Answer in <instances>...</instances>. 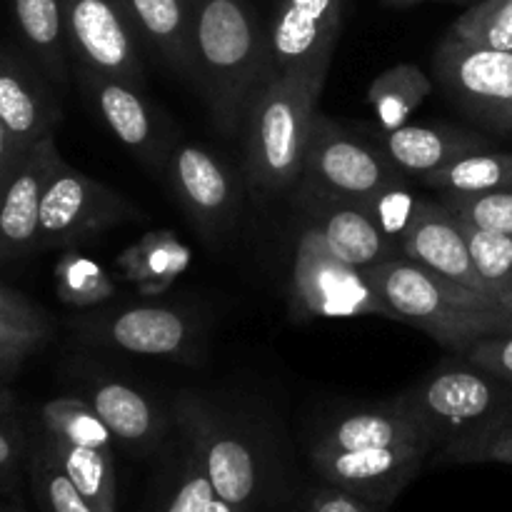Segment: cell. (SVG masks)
<instances>
[{
    "label": "cell",
    "mask_w": 512,
    "mask_h": 512,
    "mask_svg": "<svg viewBox=\"0 0 512 512\" xmlns=\"http://www.w3.org/2000/svg\"><path fill=\"white\" fill-rule=\"evenodd\" d=\"M83 93L93 103L98 118L108 125L110 133L150 170L165 173L175 143L170 138L165 120L155 113L153 105L143 98L140 88L125 80L95 73H73Z\"/></svg>",
    "instance_id": "14"
},
{
    "label": "cell",
    "mask_w": 512,
    "mask_h": 512,
    "mask_svg": "<svg viewBox=\"0 0 512 512\" xmlns=\"http://www.w3.org/2000/svg\"><path fill=\"white\" fill-rule=\"evenodd\" d=\"M480 463H500V465H512V425L505 428L488 448L480 455Z\"/></svg>",
    "instance_id": "41"
},
{
    "label": "cell",
    "mask_w": 512,
    "mask_h": 512,
    "mask_svg": "<svg viewBox=\"0 0 512 512\" xmlns=\"http://www.w3.org/2000/svg\"><path fill=\"white\" fill-rule=\"evenodd\" d=\"M325 80L305 73L270 75L245 108V178L260 193L300 183L310 128Z\"/></svg>",
    "instance_id": "5"
},
{
    "label": "cell",
    "mask_w": 512,
    "mask_h": 512,
    "mask_svg": "<svg viewBox=\"0 0 512 512\" xmlns=\"http://www.w3.org/2000/svg\"><path fill=\"white\" fill-rule=\"evenodd\" d=\"M448 463H480L483 450L512 425V385L463 360H448L398 395Z\"/></svg>",
    "instance_id": "3"
},
{
    "label": "cell",
    "mask_w": 512,
    "mask_h": 512,
    "mask_svg": "<svg viewBox=\"0 0 512 512\" xmlns=\"http://www.w3.org/2000/svg\"><path fill=\"white\" fill-rule=\"evenodd\" d=\"M345 0H273L268 23L273 75L325 80L343 28Z\"/></svg>",
    "instance_id": "12"
},
{
    "label": "cell",
    "mask_w": 512,
    "mask_h": 512,
    "mask_svg": "<svg viewBox=\"0 0 512 512\" xmlns=\"http://www.w3.org/2000/svg\"><path fill=\"white\" fill-rule=\"evenodd\" d=\"M15 30L25 53L38 63L50 83L65 88L73 75L60 0H10Z\"/></svg>",
    "instance_id": "24"
},
{
    "label": "cell",
    "mask_w": 512,
    "mask_h": 512,
    "mask_svg": "<svg viewBox=\"0 0 512 512\" xmlns=\"http://www.w3.org/2000/svg\"><path fill=\"white\" fill-rule=\"evenodd\" d=\"M13 410H15L13 395L8 393V388H0V418L8 413H13Z\"/></svg>",
    "instance_id": "42"
},
{
    "label": "cell",
    "mask_w": 512,
    "mask_h": 512,
    "mask_svg": "<svg viewBox=\"0 0 512 512\" xmlns=\"http://www.w3.org/2000/svg\"><path fill=\"white\" fill-rule=\"evenodd\" d=\"M448 35L465 43L512 53V0H478L455 18Z\"/></svg>",
    "instance_id": "32"
},
{
    "label": "cell",
    "mask_w": 512,
    "mask_h": 512,
    "mask_svg": "<svg viewBox=\"0 0 512 512\" xmlns=\"http://www.w3.org/2000/svg\"><path fill=\"white\" fill-rule=\"evenodd\" d=\"M113 435L115 445L128 450L133 458L158 455L168 443L175 420L158 400L133 388L120 378L105 373H90L83 383V395Z\"/></svg>",
    "instance_id": "16"
},
{
    "label": "cell",
    "mask_w": 512,
    "mask_h": 512,
    "mask_svg": "<svg viewBox=\"0 0 512 512\" xmlns=\"http://www.w3.org/2000/svg\"><path fill=\"white\" fill-rule=\"evenodd\" d=\"M440 203L475 228L512 235V188L488 193H443Z\"/></svg>",
    "instance_id": "34"
},
{
    "label": "cell",
    "mask_w": 512,
    "mask_h": 512,
    "mask_svg": "<svg viewBox=\"0 0 512 512\" xmlns=\"http://www.w3.org/2000/svg\"><path fill=\"white\" fill-rule=\"evenodd\" d=\"M420 183L438 193H488L512 188V153L508 150H478L445 168L420 178Z\"/></svg>",
    "instance_id": "28"
},
{
    "label": "cell",
    "mask_w": 512,
    "mask_h": 512,
    "mask_svg": "<svg viewBox=\"0 0 512 512\" xmlns=\"http://www.w3.org/2000/svg\"><path fill=\"white\" fill-rule=\"evenodd\" d=\"M0 320H23V323H50L48 313L35 305L28 295L0 283Z\"/></svg>",
    "instance_id": "39"
},
{
    "label": "cell",
    "mask_w": 512,
    "mask_h": 512,
    "mask_svg": "<svg viewBox=\"0 0 512 512\" xmlns=\"http://www.w3.org/2000/svg\"><path fill=\"white\" fill-rule=\"evenodd\" d=\"M453 3H478V0H453Z\"/></svg>",
    "instance_id": "46"
},
{
    "label": "cell",
    "mask_w": 512,
    "mask_h": 512,
    "mask_svg": "<svg viewBox=\"0 0 512 512\" xmlns=\"http://www.w3.org/2000/svg\"><path fill=\"white\" fill-rule=\"evenodd\" d=\"M393 445H430L433 448L428 430L398 395L385 403L348 410L328 420L310 440L308 455L393 448Z\"/></svg>",
    "instance_id": "19"
},
{
    "label": "cell",
    "mask_w": 512,
    "mask_h": 512,
    "mask_svg": "<svg viewBox=\"0 0 512 512\" xmlns=\"http://www.w3.org/2000/svg\"><path fill=\"white\" fill-rule=\"evenodd\" d=\"M73 73H95L143 88V40L123 0H60Z\"/></svg>",
    "instance_id": "10"
},
{
    "label": "cell",
    "mask_w": 512,
    "mask_h": 512,
    "mask_svg": "<svg viewBox=\"0 0 512 512\" xmlns=\"http://www.w3.org/2000/svg\"><path fill=\"white\" fill-rule=\"evenodd\" d=\"M40 430L50 438H58L70 445L83 448L115 450V440L93 405L80 395L70 398H53L40 408Z\"/></svg>",
    "instance_id": "29"
},
{
    "label": "cell",
    "mask_w": 512,
    "mask_h": 512,
    "mask_svg": "<svg viewBox=\"0 0 512 512\" xmlns=\"http://www.w3.org/2000/svg\"><path fill=\"white\" fill-rule=\"evenodd\" d=\"M55 293L70 308H95L115 295L108 270L78 250H65L55 263Z\"/></svg>",
    "instance_id": "30"
},
{
    "label": "cell",
    "mask_w": 512,
    "mask_h": 512,
    "mask_svg": "<svg viewBox=\"0 0 512 512\" xmlns=\"http://www.w3.org/2000/svg\"><path fill=\"white\" fill-rule=\"evenodd\" d=\"M190 258V248L173 230H153L118 255V268L125 280L150 298L168 290L185 273Z\"/></svg>",
    "instance_id": "25"
},
{
    "label": "cell",
    "mask_w": 512,
    "mask_h": 512,
    "mask_svg": "<svg viewBox=\"0 0 512 512\" xmlns=\"http://www.w3.org/2000/svg\"><path fill=\"white\" fill-rule=\"evenodd\" d=\"M433 453L430 445H393L345 453H315L308 458L318 480L390 508L398 495L418 478L425 460Z\"/></svg>",
    "instance_id": "15"
},
{
    "label": "cell",
    "mask_w": 512,
    "mask_h": 512,
    "mask_svg": "<svg viewBox=\"0 0 512 512\" xmlns=\"http://www.w3.org/2000/svg\"><path fill=\"white\" fill-rule=\"evenodd\" d=\"M433 75L458 108L498 135L512 133V53L465 43L445 33Z\"/></svg>",
    "instance_id": "9"
},
{
    "label": "cell",
    "mask_w": 512,
    "mask_h": 512,
    "mask_svg": "<svg viewBox=\"0 0 512 512\" xmlns=\"http://www.w3.org/2000/svg\"><path fill=\"white\" fill-rule=\"evenodd\" d=\"M400 253L403 258L425 265L445 278L458 280L478 293L490 295L483 278L475 270L473 258H470L468 240H465L458 218L440 200L433 203V200L418 198L413 218L400 235Z\"/></svg>",
    "instance_id": "20"
},
{
    "label": "cell",
    "mask_w": 512,
    "mask_h": 512,
    "mask_svg": "<svg viewBox=\"0 0 512 512\" xmlns=\"http://www.w3.org/2000/svg\"><path fill=\"white\" fill-rule=\"evenodd\" d=\"M170 413L223 503L238 512L295 510L300 490L268 430L198 393L180 395Z\"/></svg>",
    "instance_id": "1"
},
{
    "label": "cell",
    "mask_w": 512,
    "mask_h": 512,
    "mask_svg": "<svg viewBox=\"0 0 512 512\" xmlns=\"http://www.w3.org/2000/svg\"><path fill=\"white\" fill-rule=\"evenodd\" d=\"M393 318L420 328L443 348L463 355L488 335L512 333V315L490 295L450 280L408 258L368 268Z\"/></svg>",
    "instance_id": "4"
},
{
    "label": "cell",
    "mask_w": 512,
    "mask_h": 512,
    "mask_svg": "<svg viewBox=\"0 0 512 512\" xmlns=\"http://www.w3.org/2000/svg\"><path fill=\"white\" fill-rule=\"evenodd\" d=\"M388 8H413V5L425 3V0H383Z\"/></svg>",
    "instance_id": "43"
},
{
    "label": "cell",
    "mask_w": 512,
    "mask_h": 512,
    "mask_svg": "<svg viewBox=\"0 0 512 512\" xmlns=\"http://www.w3.org/2000/svg\"><path fill=\"white\" fill-rule=\"evenodd\" d=\"M30 480L43 512H98L65 475L43 440L30 445Z\"/></svg>",
    "instance_id": "31"
},
{
    "label": "cell",
    "mask_w": 512,
    "mask_h": 512,
    "mask_svg": "<svg viewBox=\"0 0 512 512\" xmlns=\"http://www.w3.org/2000/svg\"><path fill=\"white\" fill-rule=\"evenodd\" d=\"M370 143L408 178H423L455 160L478 150H490L485 135L453 125H403L395 130H383L370 138Z\"/></svg>",
    "instance_id": "22"
},
{
    "label": "cell",
    "mask_w": 512,
    "mask_h": 512,
    "mask_svg": "<svg viewBox=\"0 0 512 512\" xmlns=\"http://www.w3.org/2000/svg\"><path fill=\"white\" fill-rule=\"evenodd\" d=\"M430 93H433L430 75L418 65L400 63L383 70L370 83L365 100L378 118L380 128L395 130L408 125L410 115L428 100Z\"/></svg>",
    "instance_id": "27"
},
{
    "label": "cell",
    "mask_w": 512,
    "mask_h": 512,
    "mask_svg": "<svg viewBox=\"0 0 512 512\" xmlns=\"http://www.w3.org/2000/svg\"><path fill=\"white\" fill-rule=\"evenodd\" d=\"M293 313L300 320L338 318H393V310L380 298L368 270L345 263L333 253L315 225L298 235L293 258Z\"/></svg>",
    "instance_id": "6"
},
{
    "label": "cell",
    "mask_w": 512,
    "mask_h": 512,
    "mask_svg": "<svg viewBox=\"0 0 512 512\" xmlns=\"http://www.w3.org/2000/svg\"><path fill=\"white\" fill-rule=\"evenodd\" d=\"M140 40L180 78H195L190 0H123Z\"/></svg>",
    "instance_id": "23"
},
{
    "label": "cell",
    "mask_w": 512,
    "mask_h": 512,
    "mask_svg": "<svg viewBox=\"0 0 512 512\" xmlns=\"http://www.w3.org/2000/svg\"><path fill=\"white\" fill-rule=\"evenodd\" d=\"M23 158L25 153L18 148V143L13 140L10 130L5 128V123L0 120V190H3V185L8 183V178L15 173V168H18Z\"/></svg>",
    "instance_id": "40"
},
{
    "label": "cell",
    "mask_w": 512,
    "mask_h": 512,
    "mask_svg": "<svg viewBox=\"0 0 512 512\" xmlns=\"http://www.w3.org/2000/svg\"><path fill=\"white\" fill-rule=\"evenodd\" d=\"M28 448V435H25L23 425L15 418V410L13 413L3 415V418H0V473L13 468V465L28 453Z\"/></svg>",
    "instance_id": "38"
},
{
    "label": "cell",
    "mask_w": 512,
    "mask_h": 512,
    "mask_svg": "<svg viewBox=\"0 0 512 512\" xmlns=\"http://www.w3.org/2000/svg\"><path fill=\"white\" fill-rule=\"evenodd\" d=\"M70 328L90 345L120 350L145 358L198 363L200 333L190 313L168 305H133L120 310H98L70 318Z\"/></svg>",
    "instance_id": "8"
},
{
    "label": "cell",
    "mask_w": 512,
    "mask_h": 512,
    "mask_svg": "<svg viewBox=\"0 0 512 512\" xmlns=\"http://www.w3.org/2000/svg\"><path fill=\"white\" fill-rule=\"evenodd\" d=\"M53 333V323L0 320V388L10 383L25 360Z\"/></svg>",
    "instance_id": "35"
},
{
    "label": "cell",
    "mask_w": 512,
    "mask_h": 512,
    "mask_svg": "<svg viewBox=\"0 0 512 512\" xmlns=\"http://www.w3.org/2000/svg\"><path fill=\"white\" fill-rule=\"evenodd\" d=\"M60 160L58 145L50 135L25 153L0 190V263L28 258L38 250L40 205Z\"/></svg>",
    "instance_id": "18"
},
{
    "label": "cell",
    "mask_w": 512,
    "mask_h": 512,
    "mask_svg": "<svg viewBox=\"0 0 512 512\" xmlns=\"http://www.w3.org/2000/svg\"><path fill=\"white\" fill-rule=\"evenodd\" d=\"M463 355L473 365L512 385V333L488 335V338L470 345Z\"/></svg>",
    "instance_id": "37"
},
{
    "label": "cell",
    "mask_w": 512,
    "mask_h": 512,
    "mask_svg": "<svg viewBox=\"0 0 512 512\" xmlns=\"http://www.w3.org/2000/svg\"><path fill=\"white\" fill-rule=\"evenodd\" d=\"M408 180L373 143L350 135L323 113H315L305 148L298 195L363 203Z\"/></svg>",
    "instance_id": "7"
},
{
    "label": "cell",
    "mask_w": 512,
    "mask_h": 512,
    "mask_svg": "<svg viewBox=\"0 0 512 512\" xmlns=\"http://www.w3.org/2000/svg\"><path fill=\"white\" fill-rule=\"evenodd\" d=\"M195 85L215 128L233 138L258 85L273 75L268 25L253 0H190Z\"/></svg>",
    "instance_id": "2"
},
{
    "label": "cell",
    "mask_w": 512,
    "mask_h": 512,
    "mask_svg": "<svg viewBox=\"0 0 512 512\" xmlns=\"http://www.w3.org/2000/svg\"><path fill=\"white\" fill-rule=\"evenodd\" d=\"M298 203L303 205L308 223L320 230L325 243L345 263L368 270L403 258L398 240L390 238L360 203L318 195H298Z\"/></svg>",
    "instance_id": "21"
},
{
    "label": "cell",
    "mask_w": 512,
    "mask_h": 512,
    "mask_svg": "<svg viewBox=\"0 0 512 512\" xmlns=\"http://www.w3.org/2000/svg\"><path fill=\"white\" fill-rule=\"evenodd\" d=\"M45 448L53 453L60 468L65 470L75 488L88 498L98 512H118V465H115V450L83 448L70 445L58 438H50L40 430L38 435Z\"/></svg>",
    "instance_id": "26"
},
{
    "label": "cell",
    "mask_w": 512,
    "mask_h": 512,
    "mask_svg": "<svg viewBox=\"0 0 512 512\" xmlns=\"http://www.w3.org/2000/svg\"><path fill=\"white\" fill-rule=\"evenodd\" d=\"M293 512H388V508L325 480H315L300 490Z\"/></svg>",
    "instance_id": "36"
},
{
    "label": "cell",
    "mask_w": 512,
    "mask_h": 512,
    "mask_svg": "<svg viewBox=\"0 0 512 512\" xmlns=\"http://www.w3.org/2000/svg\"><path fill=\"white\" fill-rule=\"evenodd\" d=\"M140 218L125 195L60 160L40 205L38 250L73 248L103 230Z\"/></svg>",
    "instance_id": "11"
},
{
    "label": "cell",
    "mask_w": 512,
    "mask_h": 512,
    "mask_svg": "<svg viewBox=\"0 0 512 512\" xmlns=\"http://www.w3.org/2000/svg\"><path fill=\"white\" fill-rule=\"evenodd\" d=\"M458 223L463 228L465 240H468V250L475 270L483 278L488 293L498 300L505 290L512 288V235L480 230L460 218Z\"/></svg>",
    "instance_id": "33"
},
{
    "label": "cell",
    "mask_w": 512,
    "mask_h": 512,
    "mask_svg": "<svg viewBox=\"0 0 512 512\" xmlns=\"http://www.w3.org/2000/svg\"><path fill=\"white\" fill-rule=\"evenodd\" d=\"M165 175L200 235L215 245L228 238L243 205L240 185L228 165L200 145L175 143Z\"/></svg>",
    "instance_id": "13"
},
{
    "label": "cell",
    "mask_w": 512,
    "mask_h": 512,
    "mask_svg": "<svg viewBox=\"0 0 512 512\" xmlns=\"http://www.w3.org/2000/svg\"><path fill=\"white\" fill-rule=\"evenodd\" d=\"M208 512H238V510H233L228 503H223V500H220V498H215V503L210 505Z\"/></svg>",
    "instance_id": "45"
},
{
    "label": "cell",
    "mask_w": 512,
    "mask_h": 512,
    "mask_svg": "<svg viewBox=\"0 0 512 512\" xmlns=\"http://www.w3.org/2000/svg\"><path fill=\"white\" fill-rule=\"evenodd\" d=\"M0 120L23 153L50 138L60 103L48 75L23 48L0 43Z\"/></svg>",
    "instance_id": "17"
},
{
    "label": "cell",
    "mask_w": 512,
    "mask_h": 512,
    "mask_svg": "<svg viewBox=\"0 0 512 512\" xmlns=\"http://www.w3.org/2000/svg\"><path fill=\"white\" fill-rule=\"evenodd\" d=\"M498 303L503 305V310H505V313L512 315V288H510V290H505V293L500 295V298H498Z\"/></svg>",
    "instance_id": "44"
}]
</instances>
